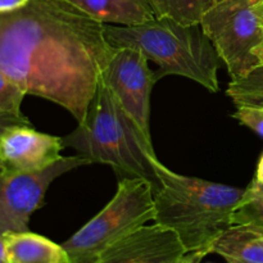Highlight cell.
<instances>
[{
  "mask_svg": "<svg viewBox=\"0 0 263 263\" xmlns=\"http://www.w3.org/2000/svg\"><path fill=\"white\" fill-rule=\"evenodd\" d=\"M7 263H71L63 246L31 231H10L3 235Z\"/></svg>",
  "mask_w": 263,
  "mask_h": 263,
  "instance_id": "cell-11",
  "label": "cell"
},
{
  "mask_svg": "<svg viewBox=\"0 0 263 263\" xmlns=\"http://www.w3.org/2000/svg\"><path fill=\"white\" fill-rule=\"evenodd\" d=\"M261 61H262V63H263V46H262V51H261Z\"/></svg>",
  "mask_w": 263,
  "mask_h": 263,
  "instance_id": "cell-25",
  "label": "cell"
},
{
  "mask_svg": "<svg viewBox=\"0 0 263 263\" xmlns=\"http://www.w3.org/2000/svg\"><path fill=\"white\" fill-rule=\"evenodd\" d=\"M257 9H258L259 17H261L262 23H263V2H261V3H257Z\"/></svg>",
  "mask_w": 263,
  "mask_h": 263,
  "instance_id": "cell-24",
  "label": "cell"
},
{
  "mask_svg": "<svg viewBox=\"0 0 263 263\" xmlns=\"http://www.w3.org/2000/svg\"><path fill=\"white\" fill-rule=\"evenodd\" d=\"M262 243H263V236H262Z\"/></svg>",
  "mask_w": 263,
  "mask_h": 263,
  "instance_id": "cell-27",
  "label": "cell"
},
{
  "mask_svg": "<svg viewBox=\"0 0 263 263\" xmlns=\"http://www.w3.org/2000/svg\"><path fill=\"white\" fill-rule=\"evenodd\" d=\"M205 254L199 253V252H193V253H187L185 257L184 263H202V259L204 258Z\"/></svg>",
  "mask_w": 263,
  "mask_h": 263,
  "instance_id": "cell-21",
  "label": "cell"
},
{
  "mask_svg": "<svg viewBox=\"0 0 263 263\" xmlns=\"http://www.w3.org/2000/svg\"><path fill=\"white\" fill-rule=\"evenodd\" d=\"M104 33L115 48L138 49L148 61L158 64V80L177 74L210 92L218 91L221 59L200 25H184L163 17L135 26L105 25Z\"/></svg>",
  "mask_w": 263,
  "mask_h": 263,
  "instance_id": "cell-4",
  "label": "cell"
},
{
  "mask_svg": "<svg viewBox=\"0 0 263 263\" xmlns=\"http://www.w3.org/2000/svg\"><path fill=\"white\" fill-rule=\"evenodd\" d=\"M62 140L90 163L110 166L120 179L143 177L153 184V189L158 185L149 161L156 156L153 143L136 127L102 77L85 118Z\"/></svg>",
  "mask_w": 263,
  "mask_h": 263,
  "instance_id": "cell-3",
  "label": "cell"
},
{
  "mask_svg": "<svg viewBox=\"0 0 263 263\" xmlns=\"http://www.w3.org/2000/svg\"><path fill=\"white\" fill-rule=\"evenodd\" d=\"M233 117L263 138V105H236Z\"/></svg>",
  "mask_w": 263,
  "mask_h": 263,
  "instance_id": "cell-18",
  "label": "cell"
},
{
  "mask_svg": "<svg viewBox=\"0 0 263 263\" xmlns=\"http://www.w3.org/2000/svg\"><path fill=\"white\" fill-rule=\"evenodd\" d=\"M104 26L67 0L0 13V69L26 95L57 103L80 123L116 50Z\"/></svg>",
  "mask_w": 263,
  "mask_h": 263,
  "instance_id": "cell-1",
  "label": "cell"
},
{
  "mask_svg": "<svg viewBox=\"0 0 263 263\" xmlns=\"http://www.w3.org/2000/svg\"><path fill=\"white\" fill-rule=\"evenodd\" d=\"M149 161L158 177L153 189L154 222L174 230L187 253L208 256L218 236L233 225L246 189L184 176L167 168L156 156Z\"/></svg>",
  "mask_w": 263,
  "mask_h": 263,
  "instance_id": "cell-2",
  "label": "cell"
},
{
  "mask_svg": "<svg viewBox=\"0 0 263 263\" xmlns=\"http://www.w3.org/2000/svg\"><path fill=\"white\" fill-rule=\"evenodd\" d=\"M226 95L235 105H263V63L246 76L231 79Z\"/></svg>",
  "mask_w": 263,
  "mask_h": 263,
  "instance_id": "cell-15",
  "label": "cell"
},
{
  "mask_svg": "<svg viewBox=\"0 0 263 263\" xmlns=\"http://www.w3.org/2000/svg\"><path fill=\"white\" fill-rule=\"evenodd\" d=\"M263 229L251 223L231 225L212 244L215 253L228 263H263Z\"/></svg>",
  "mask_w": 263,
  "mask_h": 263,
  "instance_id": "cell-13",
  "label": "cell"
},
{
  "mask_svg": "<svg viewBox=\"0 0 263 263\" xmlns=\"http://www.w3.org/2000/svg\"><path fill=\"white\" fill-rule=\"evenodd\" d=\"M157 18H171L184 25H200L203 14L218 0H148Z\"/></svg>",
  "mask_w": 263,
  "mask_h": 263,
  "instance_id": "cell-14",
  "label": "cell"
},
{
  "mask_svg": "<svg viewBox=\"0 0 263 263\" xmlns=\"http://www.w3.org/2000/svg\"><path fill=\"white\" fill-rule=\"evenodd\" d=\"M200 27L231 79L262 64L263 23L253 0H218L203 14Z\"/></svg>",
  "mask_w": 263,
  "mask_h": 263,
  "instance_id": "cell-6",
  "label": "cell"
},
{
  "mask_svg": "<svg viewBox=\"0 0 263 263\" xmlns=\"http://www.w3.org/2000/svg\"><path fill=\"white\" fill-rule=\"evenodd\" d=\"M251 223L263 229V184L253 180L234 212L233 225Z\"/></svg>",
  "mask_w": 263,
  "mask_h": 263,
  "instance_id": "cell-16",
  "label": "cell"
},
{
  "mask_svg": "<svg viewBox=\"0 0 263 263\" xmlns=\"http://www.w3.org/2000/svg\"><path fill=\"white\" fill-rule=\"evenodd\" d=\"M153 184L143 177H122L110 202L62 246L71 263H92L108 247L154 221Z\"/></svg>",
  "mask_w": 263,
  "mask_h": 263,
  "instance_id": "cell-5",
  "label": "cell"
},
{
  "mask_svg": "<svg viewBox=\"0 0 263 263\" xmlns=\"http://www.w3.org/2000/svg\"><path fill=\"white\" fill-rule=\"evenodd\" d=\"M26 92L0 69V112L22 116L21 105Z\"/></svg>",
  "mask_w": 263,
  "mask_h": 263,
  "instance_id": "cell-17",
  "label": "cell"
},
{
  "mask_svg": "<svg viewBox=\"0 0 263 263\" xmlns=\"http://www.w3.org/2000/svg\"><path fill=\"white\" fill-rule=\"evenodd\" d=\"M0 263H7V252H5V244L3 235H0Z\"/></svg>",
  "mask_w": 263,
  "mask_h": 263,
  "instance_id": "cell-23",
  "label": "cell"
},
{
  "mask_svg": "<svg viewBox=\"0 0 263 263\" xmlns=\"http://www.w3.org/2000/svg\"><path fill=\"white\" fill-rule=\"evenodd\" d=\"M186 254L174 230L154 222L116 241L92 263H184Z\"/></svg>",
  "mask_w": 263,
  "mask_h": 263,
  "instance_id": "cell-9",
  "label": "cell"
},
{
  "mask_svg": "<svg viewBox=\"0 0 263 263\" xmlns=\"http://www.w3.org/2000/svg\"><path fill=\"white\" fill-rule=\"evenodd\" d=\"M102 79L136 127L152 141L151 94L158 79L149 68L148 58L138 49L116 48Z\"/></svg>",
  "mask_w": 263,
  "mask_h": 263,
  "instance_id": "cell-8",
  "label": "cell"
},
{
  "mask_svg": "<svg viewBox=\"0 0 263 263\" xmlns=\"http://www.w3.org/2000/svg\"><path fill=\"white\" fill-rule=\"evenodd\" d=\"M15 125H31V122L25 115L17 116L12 115V113L0 112V138L8 127Z\"/></svg>",
  "mask_w": 263,
  "mask_h": 263,
  "instance_id": "cell-19",
  "label": "cell"
},
{
  "mask_svg": "<svg viewBox=\"0 0 263 263\" xmlns=\"http://www.w3.org/2000/svg\"><path fill=\"white\" fill-rule=\"evenodd\" d=\"M80 10L104 25L135 26L154 20L148 0H67Z\"/></svg>",
  "mask_w": 263,
  "mask_h": 263,
  "instance_id": "cell-12",
  "label": "cell"
},
{
  "mask_svg": "<svg viewBox=\"0 0 263 263\" xmlns=\"http://www.w3.org/2000/svg\"><path fill=\"white\" fill-rule=\"evenodd\" d=\"M31 0H0V13H9L26 7Z\"/></svg>",
  "mask_w": 263,
  "mask_h": 263,
  "instance_id": "cell-20",
  "label": "cell"
},
{
  "mask_svg": "<svg viewBox=\"0 0 263 263\" xmlns=\"http://www.w3.org/2000/svg\"><path fill=\"white\" fill-rule=\"evenodd\" d=\"M254 3H261V2H263V0H253Z\"/></svg>",
  "mask_w": 263,
  "mask_h": 263,
  "instance_id": "cell-26",
  "label": "cell"
},
{
  "mask_svg": "<svg viewBox=\"0 0 263 263\" xmlns=\"http://www.w3.org/2000/svg\"><path fill=\"white\" fill-rule=\"evenodd\" d=\"M86 164H90L86 158L72 156L62 157L36 174H9L0 170V235L10 231H27L31 216L43 205L51 182Z\"/></svg>",
  "mask_w": 263,
  "mask_h": 263,
  "instance_id": "cell-7",
  "label": "cell"
},
{
  "mask_svg": "<svg viewBox=\"0 0 263 263\" xmlns=\"http://www.w3.org/2000/svg\"><path fill=\"white\" fill-rule=\"evenodd\" d=\"M62 138L36 131L31 125L10 126L0 138V170L9 174H36L62 158Z\"/></svg>",
  "mask_w": 263,
  "mask_h": 263,
  "instance_id": "cell-10",
  "label": "cell"
},
{
  "mask_svg": "<svg viewBox=\"0 0 263 263\" xmlns=\"http://www.w3.org/2000/svg\"><path fill=\"white\" fill-rule=\"evenodd\" d=\"M254 180H257V181L263 184V156L261 157V159H259V163H258V167H257V172H256V177H254Z\"/></svg>",
  "mask_w": 263,
  "mask_h": 263,
  "instance_id": "cell-22",
  "label": "cell"
}]
</instances>
